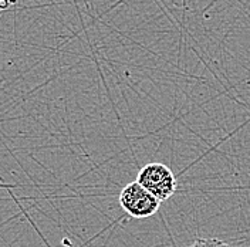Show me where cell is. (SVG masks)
<instances>
[{
    "label": "cell",
    "mask_w": 250,
    "mask_h": 247,
    "mask_svg": "<svg viewBox=\"0 0 250 247\" xmlns=\"http://www.w3.org/2000/svg\"><path fill=\"white\" fill-rule=\"evenodd\" d=\"M137 182L161 202L168 201L178 189L176 176L169 166L161 162H151L138 172Z\"/></svg>",
    "instance_id": "cell-1"
},
{
    "label": "cell",
    "mask_w": 250,
    "mask_h": 247,
    "mask_svg": "<svg viewBox=\"0 0 250 247\" xmlns=\"http://www.w3.org/2000/svg\"><path fill=\"white\" fill-rule=\"evenodd\" d=\"M158 198L149 193L144 186H141L137 181L131 182L120 193V205L125 213L135 219H146L155 215L161 207Z\"/></svg>",
    "instance_id": "cell-2"
},
{
    "label": "cell",
    "mask_w": 250,
    "mask_h": 247,
    "mask_svg": "<svg viewBox=\"0 0 250 247\" xmlns=\"http://www.w3.org/2000/svg\"><path fill=\"white\" fill-rule=\"evenodd\" d=\"M189 247H232L228 242L220 240V239H215V237H209V239H196Z\"/></svg>",
    "instance_id": "cell-3"
},
{
    "label": "cell",
    "mask_w": 250,
    "mask_h": 247,
    "mask_svg": "<svg viewBox=\"0 0 250 247\" xmlns=\"http://www.w3.org/2000/svg\"><path fill=\"white\" fill-rule=\"evenodd\" d=\"M12 4L10 0H0V9H7Z\"/></svg>",
    "instance_id": "cell-4"
},
{
    "label": "cell",
    "mask_w": 250,
    "mask_h": 247,
    "mask_svg": "<svg viewBox=\"0 0 250 247\" xmlns=\"http://www.w3.org/2000/svg\"><path fill=\"white\" fill-rule=\"evenodd\" d=\"M10 1H12V3H15V0H10Z\"/></svg>",
    "instance_id": "cell-5"
}]
</instances>
